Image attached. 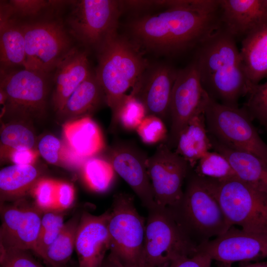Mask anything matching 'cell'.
Segmentation results:
<instances>
[{
    "label": "cell",
    "instance_id": "6da1fadb",
    "mask_svg": "<svg viewBox=\"0 0 267 267\" xmlns=\"http://www.w3.org/2000/svg\"><path fill=\"white\" fill-rule=\"evenodd\" d=\"M221 26L219 0H167L164 10L128 25L139 48L170 56L197 48Z\"/></svg>",
    "mask_w": 267,
    "mask_h": 267
},
{
    "label": "cell",
    "instance_id": "7a4b0ae2",
    "mask_svg": "<svg viewBox=\"0 0 267 267\" xmlns=\"http://www.w3.org/2000/svg\"><path fill=\"white\" fill-rule=\"evenodd\" d=\"M193 60L202 86L221 104L238 107L250 84L244 71L236 39L222 25L197 48Z\"/></svg>",
    "mask_w": 267,
    "mask_h": 267
},
{
    "label": "cell",
    "instance_id": "3957f363",
    "mask_svg": "<svg viewBox=\"0 0 267 267\" xmlns=\"http://www.w3.org/2000/svg\"><path fill=\"white\" fill-rule=\"evenodd\" d=\"M139 49L133 41L117 33L96 50L98 64L94 73L112 112L111 124L126 92L149 66Z\"/></svg>",
    "mask_w": 267,
    "mask_h": 267
},
{
    "label": "cell",
    "instance_id": "277c9868",
    "mask_svg": "<svg viewBox=\"0 0 267 267\" xmlns=\"http://www.w3.org/2000/svg\"><path fill=\"white\" fill-rule=\"evenodd\" d=\"M147 211L141 267H168L176 258L197 251L172 209L156 204Z\"/></svg>",
    "mask_w": 267,
    "mask_h": 267
},
{
    "label": "cell",
    "instance_id": "5b68a950",
    "mask_svg": "<svg viewBox=\"0 0 267 267\" xmlns=\"http://www.w3.org/2000/svg\"><path fill=\"white\" fill-rule=\"evenodd\" d=\"M187 178L180 203L171 209L198 246L223 234L231 226L218 200L202 178L191 172Z\"/></svg>",
    "mask_w": 267,
    "mask_h": 267
},
{
    "label": "cell",
    "instance_id": "8992f818",
    "mask_svg": "<svg viewBox=\"0 0 267 267\" xmlns=\"http://www.w3.org/2000/svg\"><path fill=\"white\" fill-rule=\"evenodd\" d=\"M201 178L218 200L231 226L267 232V193L237 177L223 179Z\"/></svg>",
    "mask_w": 267,
    "mask_h": 267
},
{
    "label": "cell",
    "instance_id": "52a82bcc",
    "mask_svg": "<svg viewBox=\"0 0 267 267\" xmlns=\"http://www.w3.org/2000/svg\"><path fill=\"white\" fill-rule=\"evenodd\" d=\"M108 223L110 254L127 267H141L146 220L136 208L134 197L114 195Z\"/></svg>",
    "mask_w": 267,
    "mask_h": 267
},
{
    "label": "cell",
    "instance_id": "ba28073f",
    "mask_svg": "<svg viewBox=\"0 0 267 267\" xmlns=\"http://www.w3.org/2000/svg\"><path fill=\"white\" fill-rule=\"evenodd\" d=\"M20 22L25 42V68L50 75L75 47L71 35L59 19Z\"/></svg>",
    "mask_w": 267,
    "mask_h": 267
},
{
    "label": "cell",
    "instance_id": "9c48e42d",
    "mask_svg": "<svg viewBox=\"0 0 267 267\" xmlns=\"http://www.w3.org/2000/svg\"><path fill=\"white\" fill-rule=\"evenodd\" d=\"M204 113L212 137L229 148L251 153L267 163V144L242 108L226 106L209 97Z\"/></svg>",
    "mask_w": 267,
    "mask_h": 267
},
{
    "label": "cell",
    "instance_id": "30bf717a",
    "mask_svg": "<svg viewBox=\"0 0 267 267\" xmlns=\"http://www.w3.org/2000/svg\"><path fill=\"white\" fill-rule=\"evenodd\" d=\"M50 75L23 68L0 69V104L6 113L26 119L45 112Z\"/></svg>",
    "mask_w": 267,
    "mask_h": 267
},
{
    "label": "cell",
    "instance_id": "8fae6325",
    "mask_svg": "<svg viewBox=\"0 0 267 267\" xmlns=\"http://www.w3.org/2000/svg\"><path fill=\"white\" fill-rule=\"evenodd\" d=\"M66 23L68 31L85 47L96 50L116 34L123 1L71 0Z\"/></svg>",
    "mask_w": 267,
    "mask_h": 267
},
{
    "label": "cell",
    "instance_id": "7c38bea8",
    "mask_svg": "<svg viewBox=\"0 0 267 267\" xmlns=\"http://www.w3.org/2000/svg\"><path fill=\"white\" fill-rule=\"evenodd\" d=\"M146 166L156 204L176 208L183 195L184 181L192 170L188 162L162 142L147 158Z\"/></svg>",
    "mask_w": 267,
    "mask_h": 267
},
{
    "label": "cell",
    "instance_id": "4fadbf2b",
    "mask_svg": "<svg viewBox=\"0 0 267 267\" xmlns=\"http://www.w3.org/2000/svg\"><path fill=\"white\" fill-rule=\"evenodd\" d=\"M209 97L193 61L178 70L170 103V128L164 142L169 148H176L180 133L195 114L204 110Z\"/></svg>",
    "mask_w": 267,
    "mask_h": 267
},
{
    "label": "cell",
    "instance_id": "5bb4252c",
    "mask_svg": "<svg viewBox=\"0 0 267 267\" xmlns=\"http://www.w3.org/2000/svg\"><path fill=\"white\" fill-rule=\"evenodd\" d=\"M197 250L224 267L236 262H259L267 258V232L249 231L232 226L199 245Z\"/></svg>",
    "mask_w": 267,
    "mask_h": 267
},
{
    "label": "cell",
    "instance_id": "9a60e30c",
    "mask_svg": "<svg viewBox=\"0 0 267 267\" xmlns=\"http://www.w3.org/2000/svg\"><path fill=\"white\" fill-rule=\"evenodd\" d=\"M44 213L36 204L22 199L13 204H1L0 248L33 251Z\"/></svg>",
    "mask_w": 267,
    "mask_h": 267
},
{
    "label": "cell",
    "instance_id": "2e32d148",
    "mask_svg": "<svg viewBox=\"0 0 267 267\" xmlns=\"http://www.w3.org/2000/svg\"><path fill=\"white\" fill-rule=\"evenodd\" d=\"M178 70L172 65L148 66L130 93L145 108L147 115L156 116L164 122L169 118L170 103Z\"/></svg>",
    "mask_w": 267,
    "mask_h": 267
},
{
    "label": "cell",
    "instance_id": "e0dca14e",
    "mask_svg": "<svg viewBox=\"0 0 267 267\" xmlns=\"http://www.w3.org/2000/svg\"><path fill=\"white\" fill-rule=\"evenodd\" d=\"M147 158L135 145L121 141L111 149L109 161L147 210L156 205L147 169Z\"/></svg>",
    "mask_w": 267,
    "mask_h": 267
},
{
    "label": "cell",
    "instance_id": "ac0fdd59",
    "mask_svg": "<svg viewBox=\"0 0 267 267\" xmlns=\"http://www.w3.org/2000/svg\"><path fill=\"white\" fill-rule=\"evenodd\" d=\"M109 209L96 216L81 213L75 242L78 267H101L110 242L108 229Z\"/></svg>",
    "mask_w": 267,
    "mask_h": 267
},
{
    "label": "cell",
    "instance_id": "d6986e66",
    "mask_svg": "<svg viewBox=\"0 0 267 267\" xmlns=\"http://www.w3.org/2000/svg\"><path fill=\"white\" fill-rule=\"evenodd\" d=\"M222 25L236 39L267 24L264 0H219Z\"/></svg>",
    "mask_w": 267,
    "mask_h": 267
},
{
    "label": "cell",
    "instance_id": "ffe728a7",
    "mask_svg": "<svg viewBox=\"0 0 267 267\" xmlns=\"http://www.w3.org/2000/svg\"><path fill=\"white\" fill-rule=\"evenodd\" d=\"M51 102L57 113L76 89L93 72L88 51L74 47L54 70Z\"/></svg>",
    "mask_w": 267,
    "mask_h": 267
},
{
    "label": "cell",
    "instance_id": "44dd1931",
    "mask_svg": "<svg viewBox=\"0 0 267 267\" xmlns=\"http://www.w3.org/2000/svg\"><path fill=\"white\" fill-rule=\"evenodd\" d=\"M62 130L65 144L84 161L94 157L105 148L101 130L90 116L65 122Z\"/></svg>",
    "mask_w": 267,
    "mask_h": 267
},
{
    "label": "cell",
    "instance_id": "7402d4cb",
    "mask_svg": "<svg viewBox=\"0 0 267 267\" xmlns=\"http://www.w3.org/2000/svg\"><path fill=\"white\" fill-rule=\"evenodd\" d=\"M209 136L212 149L227 159L236 177L267 194V163L253 154L229 148Z\"/></svg>",
    "mask_w": 267,
    "mask_h": 267
},
{
    "label": "cell",
    "instance_id": "603a6c76",
    "mask_svg": "<svg viewBox=\"0 0 267 267\" xmlns=\"http://www.w3.org/2000/svg\"><path fill=\"white\" fill-rule=\"evenodd\" d=\"M0 69L26 67L25 42L21 22L4 8L0 10Z\"/></svg>",
    "mask_w": 267,
    "mask_h": 267
},
{
    "label": "cell",
    "instance_id": "cb8c5ba5",
    "mask_svg": "<svg viewBox=\"0 0 267 267\" xmlns=\"http://www.w3.org/2000/svg\"><path fill=\"white\" fill-rule=\"evenodd\" d=\"M212 149L203 110L195 114L181 131L174 151L193 169L198 161Z\"/></svg>",
    "mask_w": 267,
    "mask_h": 267
},
{
    "label": "cell",
    "instance_id": "d4e9b609",
    "mask_svg": "<svg viewBox=\"0 0 267 267\" xmlns=\"http://www.w3.org/2000/svg\"><path fill=\"white\" fill-rule=\"evenodd\" d=\"M241 45L242 63L251 88L267 77V24L244 38Z\"/></svg>",
    "mask_w": 267,
    "mask_h": 267
},
{
    "label": "cell",
    "instance_id": "484cf974",
    "mask_svg": "<svg viewBox=\"0 0 267 267\" xmlns=\"http://www.w3.org/2000/svg\"><path fill=\"white\" fill-rule=\"evenodd\" d=\"M103 102L106 104L105 93L93 72L76 89L58 113L72 120L90 116Z\"/></svg>",
    "mask_w": 267,
    "mask_h": 267
},
{
    "label": "cell",
    "instance_id": "4316f807",
    "mask_svg": "<svg viewBox=\"0 0 267 267\" xmlns=\"http://www.w3.org/2000/svg\"><path fill=\"white\" fill-rule=\"evenodd\" d=\"M39 170L34 166L13 164L0 171V201L18 200L31 192L41 178Z\"/></svg>",
    "mask_w": 267,
    "mask_h": 267
},
{
    "label": "cell",
    "instance_id": "83f0119b",
    "mask_svg": "<svg viewBox=\"0 0 267 267\" xmlns=\"http://www.w3.org/2000/svg\"><path fill=\"white\" fill-rule=\"evenodd\" d=\"M81 214L68 220L55 240L47 249L44 261L50 267H66L75 249L77 231Z\"/></svg>",
    "mask_w": 267,
    "mask_h": 267
},
{
    "label": "cell",
    "instance_id": "f1b7e54d",
    "mask_svg": "<svg viewBox=\"0 0 267 267\" xmlns=\"http://www.w3.org/2000/svg\"><path fill=\"white\" fill-rule=\"evenodd\" d=\"M0 156L6 158L14 150L32 149L36 144L32 129L21 121H13L3 126L0 131Z\"/></svg>",
    "mask_w": 267,
    "mask_h": 267
},
{
    "label": "cell",
    "instance_id": "f546056e",
    "mask_svg": "<svg viewBox=\"0 0 267 267\" xmlns=\"http://www.w3.org/2000/svg\"><path fill=\"white\" fill-rule=\"evenodd\" d=\"M38 151L45 161L53 165L78 168L86 162L76 156L64 142L51 134H46L40 139Z\"/></svg>",
    "mask_w": 267,
    "mask_h": 267
},
{
    "label": "cell",
    "instance_id": "4dcf8cb0",
    "mask_svg": "<svg viewBox=\"0 0 267 267\" xmlns=\"http://www.w3.org/2000/svg\"><path fill=\"white\" fill-rule=\"evenodd\" d=\"M115 173L109 161L94 157L87 160L82 167L85 184L97 192H104L110 187Z\"/></svg>",
    "mask_w": 267,
    "mask_h": 267
},
{
    "label": "cell",
    "instance_id": "1f68e13d",
    "mask_svg": "<svg viewBox=\"0 0 267 267\" xmlns=\"http://www.w3.org/2000/svg\"><path fill=\"white\" fill-rule=\"evenodd\" d=\"M194 168V173L203 178L223 179L237 177L227 159L214 150L207 152Z\"/></svg>",
    "mask_w": 267,
    "mask_h": 267
},
{
    "label": "cell",
    "instance_id": "d6a6232c",
    "mask_svg": "<svg viewBox=\"0 0 267 267\" xmlns=\"http://www.w3.org/2000/svg\"><path fill=\"white\" fill-rule=\"evenodd\" d=\"M62 211L44 213L39 234L33 252L43 259L48 247L56 238L64 224Z\"/></svg>",
    "mask_w": 267,
    "mask_h": 267
},
{
    "label": "cell",
    "instance_id": "836d02e7",
    "mask_svg": "<svg viewBox=\"0 0 267 267\" xmlns=\"http://www.w3.org/2000/svg\"><path fill=\"white\" fill-rule=\"evenodd\" d=\"M146 115L143 104L131 94H126L111 126L113 128L120 125L126 130H136Z\"/></svg>",
    "mask_w": 267,
    "mask_h": 267
},
{
    "label": "cell",
    "instance_id": "e575fe53",
    "mask_svg": "<svg viewBox=\"0 0 267 267\" xmlns=\"http://www.w3.org/2000/svg\"><path fill=\"white\" fill-rule=\"evenodd\" d=\"M68 2V1L65 0H11L4 3L12 17L17 19L32 18L33 20L44 10L57 8Z\"/></svg>",
    "mask_w": 267,
    "mask_h": 267
},
{
    "label": "cell",
    "instance_id": "d590c367",
    "mask_svg": "<svg viewBox=\"0 0 267 267\" xmlns=\"http://www.w3.org/2000/svg\"><path fill=\"white\" fill-rule=\"evenodd\" d=\"M248 99L242 108L251 120H257L261 125H267V81L251 87Z\"/></svg>",
    "mask_w": 267,
    "mask_h": 267
},
{
    "label": "cell",
    "instance_id": "8d00e7d4",
    "mask_svg": "<svg viewBox=\"0 0 267 267\" xmlns=\"http://www.w3.org/2000/svg\"><path fill=\"white\" fill-rule=\"evenodd\" d=\"M136 131L142 141L147 144L165 142L168 135L165 122L151 115L145 116Z\"/></svg>",
    "mask_w": 267,
    "mask_h": 267
},
{
    "label": "cell",
    "instance_id": "74e56055",
    "mask_svg": "<svg viewBox=\"0 0 267 267\" xmlns=\"http://www.w3.org/2000/svg\"><path fill=\"white\" fill-rule=\"evenodd\" d=\"M57 181L51 178H41L31 191L35 199V204L44 212L56 210Z\"/></svg>",
    "mask_w": 267,
    "mask_h": 267
},
{
    "label": "cell",
    "instance_id": "f35d334b",
    "mask_svg": "<svg viewBox=\"0 0 267 267\" xmlns=\"http://www.w3.org/2000/svg\"><path fill=\"white\" fill-rule=\"evenodd\" d=\"M0 267H44L28 251L0 248Z\"/></svg>",
    "mask_w": 267,
    "mask_h": 267
},
{
    "label": "cell",
    "instance_id": "ab89813d",
    "mask_svg": "<svg viewBox=\"0 0 267 267\" xmlns=\"http://www.w3.org/2000/svg\"><path fill=\"white\" fill-rule=\"evenodd\" d=\"M213 260L207 254L198 251L191 256H183L173 260L168 267H211Z\"/></svg>",
    "mask_w": 267,
    "mask_h": 267
},
{
    "label": "cell",
    "instance_id": "60d3db41",
    "mask_svg": "<svg viewBox=\"0 0 267 267\" xmlns=\"http://www.w3.org/2000/svg\"><path fill=\"white\" fill-rule=\"evenodd\" d=\"M75 198L73 186L67 182L57 181L56 194V209L63 211L68 209L73 204Z\"/></svg>",
    "mask_w": 267,
    "mask_h": 267
},
{
    "label": "cell",
    "instance_id": "b9f144b4",
    "mask_svg": "<svg viewBox=\"0 0 267 267\" xmlns=\"http://www.w3.org/2000/svg\"><path fill=\"white\" fill-rule=\"evenodd\" d=\"M38 151L34 149H23L14 150L7 155L9 159L14 164L19 165H34L39 156Z\"/></svg>",
    "mask_w": 267,
    "mask_h": 267
},
{
    "label": "cell",
    "instance_id": "7bdbcfd3",
    "mask_svg": "<svg viewBox=\"0 0 267 267\" xmlns=\"http://www.w3.org/2000/svg\"><path fill=\"white\" fill-rule=\"evenodd\" d=\"M101 267H117L111 256L109 254L106 257Z\"/></svg>",
    "mask_w": 267,
    "mask_h": 267
},
{
    "label": "cell",
    "instance_id": "ee69618b",
    "mask_svg": "<svg viewBox=\"0 0 267 267\" xmlns=\"http://www.w3.org/2000/svg\"><path fill=\"white\" fill-rule=\"evenodd\" d=\"M241 267H267V261L257 262L254 263L249 264Z\"/></svg>",
    "mask_w": 267,
    "mask_h": 267
},
{
    "label": "cell",
    "instance_id": "f6af8a7d",
    "mask_svg": "<svg viewBox=\"0 0 267 267\" xmlns=\"http://www.w3.org/2000/svg\"><path fill=\"white\" fill-rule=\"evenodd\" d=\"M109 254L111 256L112 259H113L115 263H116L117 267H127L124 266L122 264H121L117 259H116L114 257H113L110 253Z\"/></svg>",
    "mask_w": 267,
    "mask_h": 267
},
{
    "label": "cell",
    "instance_id": "bcb514c9",
    "mask_svg": "<svg viewBox=\"0 0 267 267\" xmlns=\"http://www.w3.org/2000/svg\"><path fill=\"white\" fill-rule=\"evenodd\" d=\"M264 2L267 7V0H264Z\"/></svg>",
    "mask_w": 267,
    "mask_h": 267
},
{
    "label": "cell",
    "instance_id": "7dc6e473",
    "mask_svg": "<svg viewBox=\"0 0 267 267\" xmlns=\"http://www.w3.org/2000/svg\"><path fill=\"white\" fill-rule=\"evenodd\" d=\"M265 128H266V130L267 131V125L265 126Z\"/></svg>",
    "mask_w": 267,
    "mask_h": 267
}]
</instances>
